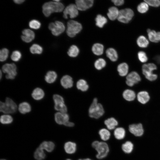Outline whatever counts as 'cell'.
<instances>
[{"mask_svg":"<svg viewBox=\"0 0 160 160\" xmlns=\"http://www.w3.org/2000/svg\"><path fill=\"white\" fill-rule=\"evenodd\" d=\"M42 12L46 17L49 16L53 12H61L64 9V6L60 2L49 1L45 3L42 6Z\"/></svg>","mask_w":160,"mask_h":160,"instance_id":"1","label":"cell"},{"mask_svg":"<svg viewBox=\"0 0 160 160\" xmlns=\"http://www.w3.org/2000/svg\"><path fill=\"white\" fill-rule=\"evenodd\" d=\"M156 65L153 63L144 64L142 67V72L145 79L148 81L153 82L157 79V74L153 73V71L157 70Z\"/></svg>","mask_w":160,"mask_h":160,"instance_id":"2","label":"cell"},{"mask_svg":"<svg viewBox=\"0 0 160 160\" xmlns=\"http://www.w3.org/2000/svg\"><path fill=\"white\" fill-rule=\"evenodd\" d=\"M89 116L91 118L98 119L104 113V110L102 105L98 102L97 99L94 98L88 110Z\"/></svg>","mask_w":160,"mask_h":160,"instance_id":"3","label":"cell"},{"mask_svg":"<svg viewBox=\"0 0 160 160\" xmlns=\"http://www.w3.org/2000/svg\"><path fill=\"white\" fill-rule=\"evenodd\" d=\"M92 145L97 151L96 158L98 159H102L106 157L109 152V147L106 143L95 141L93 142Z\"/></svg>","mask_w":160,"mask_h":160,"instance_id":"4","label":"cell"},{"mask_svg":"<svg viewBox=\"0 0 160 160\" xmlns=\"http://www.w3.org/2000/svg\"><path fill=\"white\" fill-rule=\"evenodd\" d=\"M17 109L16 103L9 97H7L5 102L0 101V111L4 114L14 113L16 112Z\"/></svg>","mask_w":160,"mask_h":160,"instance_id":"5","label":"cell"},{"mask_svg":"<svg viewBox=\"0 0 160 160\" xmlns=\"http://www.w3.org/2000/svg\"><path fill=\"white\" fill-rule=\"evenodd\" d=\"M82 29L81 24L77 21L71 20L67 23L66 33L68 36L73 38L79 33Z\"/></svg>","mask_w":160,"mask_h":160,"instance_id":"6","label":"cell"},{"mask_svg":"<svg viewBox=\"0 0 160 160\" xmlns=\"http://www.w3.org/2000/svg\"><path fill=\"white\" fill-rule=\"evenodd\" d=\"M141 80V76L135 71L129 73L125 78L126 84L130 88L139 84Z\"/></svg>","mask_w":160,"mask_h":160,"instance_id":"7","label":"cell"},{"mask_svg":"<svg viewBox=\"0 0 160 160\" xmlns=\"http://www.w3.org/2000/svg\"><path fill=\"white\" fill-rule=\"evenodd\" d=\"M2 72L6 73V78L8 79H14L17 75V68L14 63H7L2 67Z\"/></svg>","mask_w":160,"mask_h":160,"instance_id":"8","label":"cell"},{"mask_svg":"<svg viewBox=\"0 0 160 160\" xmlns=\"http://www.w3.org/2000/svg\"><path fill=\"white\" fill-rule=\"evenodd\" d=\"M134 15V12L132 9L125 8L119 10L117 19L121 23H128L132 20Z\"/></svg>","mask_w":160,"mask_h":160,"instance_id":"9","label":"cell"},{"mask_svg":"<svg viewBox=\"0 0 160 160\" xmlns=\"http://www.w3.org/2000/svg\"><path fill=\"white\" fill-rule=\"evenodd\" d=\"M48 28L52 34L55 36H58L61 34L65 29L64 24L59 21L50 23L48 25Z\"/></svg>","mask_w":160,"mask_h":160,"instance_id":"10","label":"cell"},{"mask_svg":"<svg viewBox=\"0 0 160 160\" xmlns=\"http://www.w3.org/2000/svg\"><path fill=\"white\" fill-rule=\"evenodd\" d=\"M79 9L76 4H71L65 8L63 11V17L68 18V16L71 19L76 17L79 15Z\"/></svg>","mask_w":160,"mask_h":160,"instance_id":"11","label":"cell"},{"mask_svg":"<svg viewBox=\"0 0 160 160\" xmlns=\"http://www.w3.org/2000/svg\"><path fill=\"white\" fill-rule=\"evenodd\" d=\"M128 129L129 132L136 137H140L144 133V129L141 123H133L129 125Z\"/></svg>","mask_w":160,"mask_h":160,"instance_id":"12","label":"cell"},{"mask_svg":"<svg viewBox=\"0 0 160 160\" xmlns=\"http://www.w3.org/2000/svg\"><path fill=\"white\" fill-rule=\"evenodd\" d=\"M75 2L79 10L84 11L92 7L94 0H75Z\"/></svg>","mask_w":160,"mask_h":160,"instance_id":"13","label":"cell"},{"mask_svg":"<svg viewBox=\"0 0 160 160\" xmlns=\"http://www.w3.org/2000/svg\"><path fill=\"white\" fill-rule=\"evenodd\" d=\"M136 99L141 104L145 105L149 102L151 99V96L147 91L142 90L137 94Z\"/></svg>","mask_w":160,"mask_h":160,"instance_id":"14","label":"cell"},{"mask_svg":"<svg viewBox=\"0 0 160 160\" xmlns=\"http://www.w3.org/2000/svg\"><path fill=\"white\" fill-rule=\"evenodd\" d=\"M122 96L124 99L126 101L131 102L136 99L137 94L132 89L128 88L124 90L122 92Z\"/></svg>","mask_w":160,"mask_h":160,"instance_id":"15","label":"cell"},{"mask_svg":"<svg viewBox=\"0 0 160 160\" xmlns=\"http://www.w3.org/2000/svg\"><path fill=\"white\" fill-rule=\"evenodd\" d=\"M55 122L59 125H64L69 121V115L66 113H62L58 112L56 113L54 115Z\"/></svg>","mask_w":160,"mask_h":160,"instance_id":"16","label":"cell"},{"mask_svg":"<svg viewBox=\"0 0 160 160\" xmlns=\"http://www.w3.org/2000/svg\"><path fill=\"white\" fill-rule=\"evenodd\" d=\"M35 34L32 30L25 29L22 31L21 38L22 40L26 43H29L32 41L35 38Z\"/></svg>","mask_w":160,"mask_h":160,"instance_id":"17","label":"cell"},{"mask_svg":"<svg viewBox=\"0 0 160 160\" xmlns=\"http://www.w3.org/2000/svg\"><path fill=\"white\" fill-rule=\"evenodd\" d=\"M61 86L64 88L67 89L72 87L73 81L72 78L68 75H65L61 78L60 81Z\"/></svg>","mask_w":160,"mask_h":160,"instance_id":"18","label":"cell"},{"mask_svg":"<svg viewBox=\"0 0 160 160\" xmlns=\"http://www.w3.org/2000/svg\"><path fill=\"white\" fill-rule=\"evenodd\" d=\"M117 71L120 76L122 77L126 76L129 73V65L126 63H120L117 67Z\"/></svg>","mask_w":160,"mask_h":160,"instance_id":"19","label":"cell"},{"mask_svg":"<svg viewBox=\"0 0 160 160\" xmlns=\"http://www.w3.org/2000/svg\"><path fill=\"white\" fill-rule=\"evenodd\" d=\"M119 11L116 7L112 6L109 7L108 10L107 15L111 20L114 21L117 19L119 16Z\"/></svg>","mask_w":160,"mask_h":160,"instance_id":"20","label":"cell"},{"mask_svg":"<svg viewBox=\"0 0 160 160\" xmlns=\"http://www.w3.org/2000/svg\"><path fill=\"white\" fill-rule=\"evenodd\" d=\"M45 96L44 90L40 88L37 87L34 89L31 93L32 98L36 100H42Z\"/></svg>","mask_w":160,"mask_h":160,"instance_id":"21","label":"cell"},{"mask_svg":"<svg viewBox=\"0 0 160 160\" xmlns=\"http://www.w3.org/2000/svg\"><path fill=\"white\" fill-rule=\"evenodd\" d=\"M106 56L113 62L116 61L118 58V55L116 50L113 48H109L105 51Z\"/></svg>","mask_w":160,"mask_h":160,"instance_id":"22","label":"cell"},{"mask_svg":"<svg viewBox=\"0 0 160 160\" xmlns=\"http://www.w3.org/2000/svg\"><path fill=\"white\" fill-rule=\"evenodd\" d=\"M18 109L20 113L24 114L29 113L31 111V107L29 103L23 102L19 104Z\"/></svg>","mask_w":160,"mask_h":160,"instance_id":"23","label":"cell"},{"mask_svg":"<svg viewBox=\"0 0 160 160\" xmlns=\"http://www.w3.org/2000/svg\"><path fill=\"white\" fill-rule=\"evenodd\" d=\"M57 78V74L54 71H50L46 73L44 77L45 81L47 83L51 84L54 83Z\"/></svg>","mask_w":160,"mask_h":160,"instance_id":"24","label":"cell"},{"mask_svg":"<svg viewBox=\"0 0 160 160\" xmlns=\"http://www.w3.org/2000/svg\"><path fill=\"white\" fill-rule=\"evenodd\" d=\"M93 53L97 56L102 55L104 52V46L103 44L100 43H95L93 44L92 47Z\"/></svg>","mask_w":160,"mask_h":160,"instance_id":"25","label":"cell"},{"mask_svg":"<svg viewBox=\"0 0 160 160\" xmlns=\"http://www.w3.org/2000/svg\"><path fill=\"white\" fill-rule=\"evenodd\" d=\"M64 149L65 152L68 154L74 153L76 150V144L71 141L67 142L64 144Z\"/></svg>","mask_w":160,"mask_h":160,"instance_id":"26","label":"cell"},{"mask_svg":"<svg viewBox=\"0 0 160 160\" xmlns=\"http://www.w3.org/2000/svg\"><path fill=\"white\" fill-rule=\"evenodd\" d=\"M104 123L109 130L115 129L119 124L117 120L113 117H111L107 119L104 121Z\"/></svg>","mask_w":160,"mask_h":160,"instance_id":"27","label":"cell"},{"mask_svg":"<svg viewBox=\"0 0 160 160\" xmlns=\"http://www.w3.org/2000/svg\"><path fill=\"white\" fill-rule=\"evenodd\" d=\"M95 20L96 25L100 28H103L107 23L106 17L100 14H98L96 16Z\"/></svg>","mask_w":160,"mask_h":160,"instance_id":"28","label":"cell"},{"mask_svg":"<svg viewBox=\"0 0 160 160\" xmlns=\"http://www.w3.org/2000/svg\"><path fill=\"white\" fill-rule=\"evenodd\" d=\"M136 42L138 46L141 48H146L149 44L148 39L143 35L140 36L137 38Z\"/></svg>","mask_w":160,"mask_h":160,"instance_id":"29","label":"cell"},{"mask_svg":"<svg viewBox=\"0 0 160 160\" xmlns=\"http://www.w3.org/2000/svg\"><path fill=\"white\" fill-rule=\"evenodd\" d=\"M126 131L123 127H119L116 128L114 132V135L116 139L119 140L123 139L126 135Z\"/></svg>","mask_w":160,"mask_h":160,"instance_id":"30","label":"cell"},{"mask_svg":"<svg viewBox=\"0 0 160 160\" xmlns=\"http://www.w3.org/2000/svg\"><path fill=\"white\" fill-rule=\"evenodd\" d=\"M55 147L54 143L52 141H44L42 142L39 147L45 150L48 152H51L54 150Z\"/></svg>","mask_w":160,"mask_h":160,"instance_id":"31","label":"cell"},{"mask_svg":"<svg viewBox=\"0 0 160 160\" xmlns=\"http://www.w3.org/2000/svg\"><path fill=\"white\" fill-rule=\"evenodd\" d=\"M76 86L78 89L82 92L86 91L89 87L87 81L84 79L79 80L76 83Z\"/></svg>","mask_w":160,"mask_h":160,"instance_id":"32","label":"cell"},{"mask_svg":"<svg viewBox=\"0 0 160 160\" xmlns=\"http://www.w3.org/2000/svg\"><path fill=\"white\" fill-rule=\"evenodd\" d=\"M79 53L78 47L75 45H73L69 47L67 52L68 55L71 57H75L77 56Z\"/></svg>","mask_w":160,"mask_h":160,"instance_id":"33","label":"cell"},{"mask_svg":"<svg viewBox=\"0 0 160 160\" xmlns=\"http://www.w3.org/2000/svg\"><path fill=\"white\" fill-rule=\"evenodd\" d=\"M106 65L105 60L103 58H99L97 59L95 62L94 66L97 70H100L104 68Z\"/></svg>","mask_w":160,"mask_h":160,"instance_id":"34","label":"cell"},{"mask_svg":"<svg viewBox=\"0 0 160 160\" xmlns=\"http://www.w3.org/2000/svg\"><path fill=\"white\" fill-rule=\"evenodd\" d=\"M12 117L9 114L2 115L0 118V122L3 124H11L13 121Z\"/></svg>","mask_w":160,"mask_h":160,"instance_id":"35","label":"cell"},{"mask_svg":"<svg viewBox=\"0 0 160 160\" xmlns=\"http://www.w3.org/2000/svg\"><path fill=\"white\" fill-rule=\"evenodd\" d=\"M45 156L43 150L39 147L36 149L34 153V157L37 160H43L45 159Z\"/></svg>","mask_w":160,"mask_h":160,"instance_id":"36","label":"cell"},{"mask_svg":"<svg viewBox=\"0 0 160 160\" xmlns=\"http://www.w3.org/2000/svg\"><path fill=\"white\" fill-rule=\"evenodd\" d=\"M99 134L101 139L104 141H106L109 140L111 136L110 132L105 128H103L100 130Z\"/></svg>","mask_w":160,"mask_h":160,"instance_id":"37","label":"cell"},{"mask_svg":"<svg viewBox=\"0 0 160 160\" xmlns=\"http://www.w3.org/2000/svg\"><path fill=\"white\" fill-rule=\"evenodd\" d=\"M121 148L122 150L124 153H129L133 150V145L130 141H127L122 145Z\"/></svg>","mask_w":160,"mask_h":160,"instance_id":"38","label":"cell"},{"mask_svg":"<svg viewBox=\"0 0 160 160\" xmlns=\"http://www.w3.org/2000/svg\"><path fill=\"white\" fill-rule=\"evenodd\" d=\"M31 52L33 54H40L43 51V49L41 46L38 44H33L30 48Z\"/></svg>","mask_w":160,"mask_h":160,"instance_id":"39","label":"cell"},{"mask_svg":"<svg viewBox=\"0 0 160 160\" xmlns=\"http://www.w3.org/2000/svg\"><path fill=\"white\" fill-rule=\"evenodd\" d=\"M54 108L59 112L66 113L67 108L64 103H60L55 104Z\"/></svg>","mask_w":160,"mask_h":160,"instance_id":"40","label":"cell"},{"mask_svg":"<svg viewBox=\"0 0 160 160\" xmlns=\"http://www.w3.org/2000/svg\"><path fill=\"white\" fill-rule=\"evenodd\" d=\"M149 9V5L145 2H143L137 6L138 11L141 13H144L147 12Z\"/></svg>","mask_w":160,"mask_h":160,"instance_id":"41","label":"cell"},{"mask_svg":"<svg viewBox=\"0 0 160 160\" xmlns=\"http://www.w3.org/2000/svg\"><path fill=\"white\" fill-rule=\"evenodd\" d=\"M9 54V51L6 48H4L0 51V60L1 62L5 61L7 58Z\"/></svg>","mask_w":160,"mask_h":160,"instance_id":"42","label":"cell"},{"mask_svg":"<svg viewBox=\"0 0 160 160\" xmlns=\"http://www.w3.org/2000/svg\"><path fill=\"white\" fill-rule=\"evenodd\" d=\"M29 26L32 29L37 30L40 28L41 23L39 21L37 20H33L29 22Z\"/></svg>","mask_w":160,"mask_h":160,"instance_id":"43","label":"cell"},{"mask_svg":"<svg viewBox=\"0 0 160 160\" xmlns=\"http://www.w3.org/2000/svg\"><path fill=\"white\" fill-rule=\"evenodd\" d=\"M137 57L139 60L142 63H145L148 60V57L145 52L141 51L137 53Z\"/></svg>","mask_w":160,"mask_h":160,"instance_id":"44","label":"cell"},{"mask_svg":"<svg viewBox=\"0 0 160 160\" xmlns=\"http://www.w3.org/2000/svg\"><path fill=\"white\" fill-rule=\"evenodd\" d=\"M22 54L21 52L18 50H15L13 52L11 55V59L14 61L17 62L21 58Z\"/></svg>","mask_w":160,"mask_h":160,"instance_id":"45","label":"cell"},{"mask_svg":"<svg viewBox=\"0 0 160 160\" xmlns=\"http://www.w3.org/2000/svg\"><path fill=\"white\" fill-rule=\"evenodd\" d=\"M156 33L157 32L154 30H151L148 33V39L151 41L156 43Z\"/></svg>","mask_w":160,"mask_h":160,"instance_id":"46","label":"cell"},{"mask_svg":"<svg viewBox=\"0 0 160 160\" xmlns=\"http://www.w3.org/2000/svg\"><path fill=\"white\" fill-rule=\"evenodd\" d=\"M145 2L149 5L154 7H158L160 6V0H144Z\"/></svg>","mask_w":160,"mask_h":160,"instance_id":"47","label":"cell"},{"mask_svg":"<svg viewBox=\"0 0 160 160\" xmlns=\"http://www.w3.org/2000/svg\"><path fill=\"white\" fill-rule=\"evenodd\" d=\"M53 100L54 104L57 103H64V100L63 98L61 95L55 94L53 96Z\"/></svg>","mask_w":160,"mask_h":160,"instance_id":"48","label":"cell"},{"mask_svg":"<svg viewBox=\"0 0 160 160\" xmlns=\"http://www.w3.org/2000/svg\"><path fill=\"white\" fill-rule=\"evenodd\" d=\"M112 2L116 6H121L124 3V0H111Z\"/></svg>","mask_w":160,"mask_h":160,"instance_id":"49","label":"cell"},{"mask_svg":"<svg viewBox=\"0 0 160 160\" xmlns=\"http://www.w3.org/2000/svg\"><path fill=\"white\" fill-rule=\"evenodd\" d=\"M64 125L67 127H71L74 126V124L73 122L69 121L66 122Z\"/></svg>","mask_w":160,"mask_h":160,"instance_id":"50","label":"cell"},{"mask_svg":"<svg viewBox=\"0 0 160 160\" xmlns=\"http://www.w3.org/2000/svg\"><path fill=\"white\" fill-rule=\"evenodd\" d=\"M160 41V32H157L156 39V43H158Z\"/></svg>","mask_w":160,"mask_h":160,"instance_id":"51","label":"cell"},{"mask_svg":"<svg viewBox=\"0 0 160 160\" xmlns=\"http://www.w3.org/2000/svg\"><path fill=\"white\" fill-rule=\"evenodd\" d=\"M16 4H20L24 1L25 0H13Z\"/></svg>","mask_w":160,"mask_h":160,"instance_id":"52","label":"cell"},{"mask_svg":"<svg viewBox=\"0 0 160 160\" xmlns=\"http://www.w3.org/2000/svg\"><path fill=\"white\" fill-rule=\"evenodd\" d=\"M2 72H1V71H0V79H1V77H2Z\"/></svg>","mask_w":160,"mask_h":160,"instance_id":"53","label":"cell"},{"mask_svg":"<svg viewBox=\"0 0 160 160\" xmlns=\"http://www.w3.org/2000/svg\"><path fill=\"white\" fill-rule=\"evenodd\" d=\"M84 159V160H92L91 159H90L89 158H88Z\"/></svg>","mask_w":160,"mask_h":160,"instance_id":"54","label":"cell"},{"mask_svg":"<svg viewBox=\"0 0 160 160\" xmlns=\"http://www.w3.org/2000/svg\"><path fill=\"white\" fill-rule=\"evenodd\" d=\"M53 0L54 1H56V2H59V1H60L61 0Z\"/></svg>","mask_w":160,"mask_h":160,"instance_id":"55","label":"cell"},{"mask_svg":"<svg viewBox=\"0 0 160 160\" xmlns=\"http://www.w3.org/2000/svg\"><path fill=\"white\" fill-rule=\"evenodd\" d=\"M78 160H84V159H79Z\"/></svg>","mask_w":160,"mask_h":160,"instance_id":"56","label":"cell"},{"mask_svg":"<svg viewBox=\"0 0 160 160\" xmlns=\"http://www.w3.org/2000/svg\"><path fill=\"white\" fill-rule=\"evenodd\" d=\"M66 160H72L70 159H66Z\"/></svg>","mask_w":160,"mask_h":160,"instance_id":"57","label":"cell"},{"mask_svg":"<svg viewBox=\"0 0 160 160\" xmlns=\"http://www.w3.org/2000/svg\"><path fill=\"white\" fill-rule=\"evenodd\" d=\"M0 160H6L5 159H1Z\"/></svg>","mask_w":160,"mask_h":160,"instance_id":"58","label":"cell"},{"mask_svg":"<svg viewBox=\"0 0 160 160\" xmlns=\"http://www.w3.org/2000/svg\"></svg>","mask_w":160,"mask_h":160,"instance_id":"59","label":"cell"}]
</instances>
